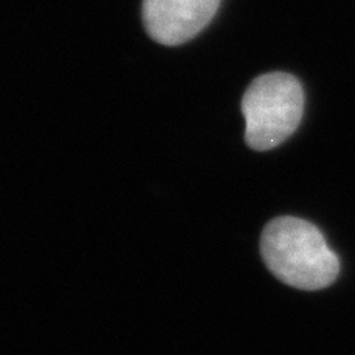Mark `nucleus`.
I'll return each instance as SVG.
<instances>
[{
	"mask_svg": "<svg viewBox=\"0 0 355 355\" xmlns=\"http://www.w3.org/2000/svg\"><path fill=\"white\" fill-rule=\"evenodd\" d=\"M260 250L270 272L298 290H322L339 277V257L327 245L321 230L298 217L270 220L261 234Z\"/></svg>",
	"mask_w": 355,
	"mask_h": 355,
	"instance_id": "1",
	"label": "nucleus"
},
{
	"mask_svg": "<svg viewBox=\"0 0 355 355\" xmlns=\"http://www.w3.org/2000/svg\"><path fill=\"white\" fill-rule=\"evenodd\" d=\"M222 0H144L146 33L165 46H178L201 33Z\"/></svg>",
	"mask_w": 355,
	"mask_h": 355,
	"instance_id": "3",
	"label": "nucleus"
},
{
	"mask_svg": "<svg viewBox=\"0 0 355 355\" xmlns=\"http://www.w3.org/2000/svg\"><path fill=\"white\" fill-rule=\"evenodd\" d=\"M245 141L252 150L268 152L295 133L304 114V91L288 73H266L242 97Z\"/></svg>",
	"mask_w": 355,
	"mask_h": 355,
	"instance_id": "2",
	"label": "nucleus"
}]
</instances>
